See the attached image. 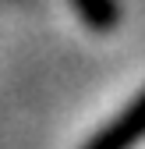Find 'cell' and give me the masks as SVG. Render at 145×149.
<instances>
[{"instance_id": "6da1fadb", "label": "cell", "mask_w": 145, "mask_h": 149, "mask_svg": "<svg viewBox=\"0 0 145 149\" xmlns=\"http://www.w3.org/2000/svg\"><path fill=\"white\" fill-rule=\"evenodd\" d=\"M142 139H145V89L110 124H103L81 149H135Z\"/></svg>"}, {"instance_id": "7a4b0ae2", "label": "cell", "mask_w": 145, "mask_h": 149, "mask_svg": "<svg viewBox=\"0 0 145 149\" xmlns=\"http://www.w3.org/2000/svg\"><path fill=\"white\" fill-rule=\"evenodd\" d=\"M67 4L81 18V25L92 29V32H113L124 18L120 0H67Z\"/></svg>"}]
</instances>
